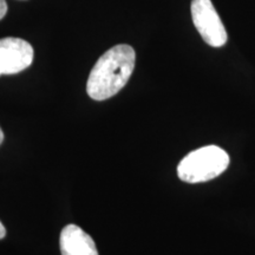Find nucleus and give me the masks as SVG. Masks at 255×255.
<instances>
[{
	"label": "nucleus",
	"instance_id": "20e7f679",
	"mask_svg": "<svg viewBox=\"0 0 255 255\" xmlns=\"http://www.w3.org/2000/svg\"><path fill=\"white\" fill-rule=\"evenodd\" d=\"M34 51L28 41L20 38L0 39V76L15 75L27 69L33 62Z\"/></svg>",
	"mask_w": 255,
	"mask_h": 255
},
{
	"label": "nucleus",
	"instance_id": "39448f33",
	"mask_svg": "<svg viewBox=\"0 0 255 255\" xmlns=\"http://www.w3.org/2000/svg\"><path fill=\"white\" fill-rule=\"evenodd\" d=\"M59 244L62 255H98L94 239L76 225L62 229Z\"/></svg>",
	"mask_w": 255,
	"mask_h": 255
},
{
	"label": "nucleus",
	"instance_id": "6e6552de",
	"mask_svg": "<svg viewBox=\"0 0 255 255\" xmlns=\"http://www.w3.org/2000/svg\"><path fill=\"white\" fill-rule=\"evenodd\" d=\"M2 141H4V132H2L1 128H0V144H1Z\"/></svg>",
	"mask_w": 255,
	"mask_h": 255
},
{
	"label": "nucleus",
	"instance_id": "7ed1b4c3",
	"mask_svg": "<svg viewBox=\"0 0 255 255\" xmlns=\"http://www.w3.org/2000/svg\"><path fill=\"white\" fill-rule=\"evenodd\" d=\"M190 12L196 30L208 45L221 47L227 43V31L212 0H191Z\"/></svg>",
	"mask_w": 255,
	"mask_h": 255
},
{
	"label": "nucleus",
	"instance_id": "f03ea898",
	"mask_svg": "<svg viewBox=\"0 0 255 255\" xmlns=\"http://www.w3.org/2000/svg\"><path fill=\"white\" fill-rule=\"evenodd\" d=\"M227 152L218 145H207L191 151L177 165L180 180L187 183H201L214 180L229 165Z\"/></svg>",
	"mask_w": 255,
	"mask_h": 255
},
{
	"label": "nucleus",
	"instance_id": "0eeeda50",
	"mask_svg": "<svg viewBox=\"0 0 255 255\" xmlns=\"http://www.w3.org/2000/svg\"><path fill=\"white\" fill-rule=\"evenodd\" d=\"M5 237H6V228H5V226L1 223V221H0V240H1V239H4Z\"/></svg>",
	"mask_w": 255,
	"mask_h": 255
},
{
	"label": "nucleus",
	"instance_id": "423d86ee",
	"mask_svg": "<svg viewBox=\"0 0 255 255\" xmlns=\"http://www.w3.org/2000/svg\"><path fill=\"white\" fill-rule=\"evenodd\" d=\"M7 13V4L5 0H0V20Z\"/></svg>",
	"mask_w": 255,
	"mask_h": 255
},
{
	"label": "nucleus",
	"instance_id": "f257e3e1",
	"mask_svg": "<svg viewBox=\"0 0 255 255\" xmlns=\"http://www.w3.org/2000/svg\"><path fill=\"white\" fill-rule=\"evenodd\" d=\"M135 50L121 44L108 50L96 62L89 75L87 92L92 100L105 101L126 87L135 69Z\"/></svg>",
	"mask_w": 255,
	"mask_h": 255
}]
</instances>
